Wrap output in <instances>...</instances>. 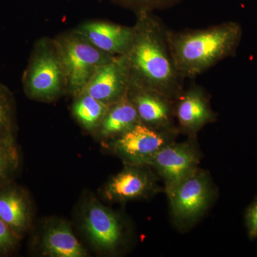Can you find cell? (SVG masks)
Returning a JSON list of instances; mask_svg holds the SVG:
<instances>
[{
	"label": "cell",
	"instance_id": "cell-1",
	"mask_svg": "<svg viewBox=\"0 0 257 257\" xmlns=\"http://www.w3.org/2000/svg\"><path fill=\"white\" fill-rule=\"evenodd\" d=\"M135 30L133 44L125 54L134 83L175 101L183 92L184 78L176 67L167 30L145 11Z\"/></svg>",
	"mask_w": 257,
	"mask_h": 257
},
{
	"label": "cell",
	"instance_id": "cell-2",
	"mask_svg": "<svg viewBox=\"0 0 257 257\" xmlns=\"http://www.w3.org/2000/svg\"><path fill=\"white\" fill-rule=\"evenodd\" d=\"M241 35V26L234 22L178 33L167 31L176 67L183 78H194L234 55Z\"/></svg>",
	"mask_w": 257,
	"mask_h": 257
},
{
	"label": "cell",
	"instance_id": "cell-3",
	"mask_svg": "<svg viewBox=\"0 0 257 257\" xmlns=\"http://www.w3.org/2000/svg\"><path fill=\"white\" fill-rule=\"evenodd\" d=\"M172 221L185 231L200 220L216 197V189L207 171L199 168L167 194Z\"/></svg>",
	"mask_w": 257,
	"mask_h": 257
},
{
	"label": "cell",
	"instance_id": "cell-4",
	"mask_svg": "<svg viewBox=\"0 0 257 257\" xmlns=\"http://www.w3.org/2000/svg\"><path fill=\"white\" fill-rule=\"evenodd\" d=\"M189 138L182 143L175 141L166 145L147 165L163 182L166 194L172 192L199 168L202 152L194 139L195 137Z\"/></svg>",
	"mask_w": 257,
	"mask_h": 257
},
{
	"label": "cell",
	"instance_id": "cell-5",
	"mask_svg": "<svg viewBox=\"0 0 257 257\" xmlns=\"http://www.w3.org/2000/svg\"><path fill=\"white\" fill-rule=\"evenodd\" d=\"M178 133L157 130L139 122L118 136L112 146L130 165L147 166L161 149L175 141Z\"/></svg>",
	"mask_w": 257,
	"mask_h": 257
},
{
	"label": "cell",
	"instance_id": "cell-6",
	"mask_svg": "<svg viewBox=\"0 0 257 257\" xmlns=\"http://www.w3.org/2000/svg\"><path fill=\"white\" fill-rule=\"evenodd\" d=\"M62 52L64 68L74 90L85 87L97 69L112 59L94 45L77 39L66 42Z\"/></svg>",
	"mask_w": 257,
	"mask_h": 257
},
{
	"label": "cell",
	"instance_id": "cell-7",
	"mask_svg": "<svg viewBox=\"0 0 257 257\" xmlns=\"http://www.w3.org/2000/svg\"><path fill=\"white\" fill-rule=\"evenodd\" d=\"M130 82L127 58L126 55H120L97 69L85 86L86 92L106 104H114L126 94Z\"/></svg>",
	"mask_w": 257,
	"mask_h": 257
},
{
	"label": "cell",
	"instance_id": "cell-8",
	"mask_svg": "<svg viewBox=\"0 0 257 257\" xmlns=\"http://www.w3.org/2000/svg\"><path fill=\"white\" fill-rule=\"evenodd\" d=\"M133 86L135 94L128 98L136 108L140 122L157 130L179 132L174 122L175 101L135 83Z\"/></svg>",
	"mask_w": 257,
	"mask_h": 257
},
{
	"label": "cell",
	"instance_id": "cell-9",
	"mask_svg": "<svg viewBox=\"0 0 257 257\" xmlns=\"http://www.w3.org/2000/svg\"><path fill=\"white\" fill-rule=\"evenodd\" d=\"M145 166L132 165L115 176L106 188L107 197L118 201H126L150 197L162 192L160 180L153 170H143Z\"/></svg>",
	"mask_w": 257,
	"mask_h": 257
},
{
	"label": "cell",
	"instance_id": "cell-10",
	"mask_svg": "<svg viewBox=\"0 0 257 257\" xmlns=\"http://www.w3.org/2000/svg\"><path fill=\"white\" fill-rule=\"evenodd\" d=\"M175 113L179 131L189 137H195L199 130L216 119L205 92L199 87L182 92L175 100Z\"/></svg>",
	"mask_w": 257,
	"mask_h": 257
},
{
	"label": "cell",
	"instance_id": "cell-11",
	"mask_svg": "<svg viewBox=\"0 0 257 257\" xmlns=\"http://www.w3.org/2000/svg\"><path fill=\"white\" fill-rule=\"evenodd\" d=\"M135 28L104 22L88 24L82 33L94 47L109 55H125L135 37Z\"/></svg>",
	"mask_w": 257,
	"mask_h": 257
},
{
	"label": "cell",
	"instance_id": "cell-12",
	"mask_svg": "<svg viewBox=\"0 0 257 257\" xmlns=\"http://www.w3.org/2000/svg\"><path fill=\"white\" fill-rule=\"evenodd\" d=\"M85 227L93 241L107 251L114 250L122 239V226L119 218L99 204H94L88 209Z\"/></svg>",
	"mask_w": 257,
	"mask_h": 257
},
{
	"label": "cell",
	"instance_id": "cell-13",
	"mask_svg": "<svg viewBox=\"0 0 257 257\" xmlns=\"http://www.w3.org/2000/svg\"><path fill=\"white\" fill-rule=\"evenodd\" d=\"M62 72L54 56L45 54L32 64L27 78V89L35 96H50L59 92Z\"/></svg>",
	"mask_w": 257,
	"mask_h": 257
},
{
	"label": "cell",
	"instance_id": "cell-14",
	"mask_svg": "<svg viewBox=\"0 0 257 257\" xmlns=\"http://www.w3.org/2000/svg\"><path fill=\"white\" fill-rule=\"evenodd\" d=\"M3 186L0 187V219L20 237L30 220L28 202L20 189Z\"/></svg>",
	"mask_w": 257,
	"mask_h": 257
},
{
	"label": "cell",
	"instance_id": "cell-15",
	"mask_svg": "<svg viewBox=\"0 0 257 257\" xmlns=\"http://www.w3.org/2000/svg\"><path fill=\"white\" fill-rule=\"evenodd\" d=\"M101 122V134L106 137L119 136L140 122L138 111L127 92L114 103Z\"/></svg>",
	"mask_w": 257,
	"mask_h": 257
},
{
	"label": "cell",
	"instance_id": "cell-16",
	"mask_svg": "<svg viewBox=\"0 0 257 257\" xmlns=\"http://www.w3.org/2000/svg\"><path fill=\"white\" fill-rule=\"evenodd\" d=\"M43 248L50 256L82 257L87 255L72 231L64 224L56 225L47 229L44 236Z\"/></svg>",
	"mask_w": 257,
	"mask_h": 257
},
{
	"label": "cell",
	"instance_id": "cell-17",
	"mask_svg": "<svg viewBox=\"0 0 257 257\" xmlns=\"http://www.w3.org/2000/svg\"><path fill=\"white\" fill-rule=\"evenodd\" d=\"M108 110L107 104L88 94L79 99L74 106L75 116L84 126L89 128L102 121Z\"/></svg>",
	"mask_w": 257,
	"mask_h": 257
},
{
	"label": "cell",
	"instance_id": "cell-18",
	"mask_svg": "<svg viewBox=\"0 0 257 257\" xmlns=\"http://www.w3.org/2000/svg\"><path fill=\"white\" fill-rule=\"evenodd\" d=\"M13 109L11 98L0 86V143H13Z\"/></svg>",
	"mask_w": 257,
	"mask_h": 257
},
{
	"label": "cell",
	"instance_id": "cell-19",
	"mask_svg": "<svg viewBox=\"0 0 257 257\" xmlns=\"http://www.w3.org/2000/svg\"><path fill=\"white\" fill-rule=\"evenodd\" d=\"M19 157L14 143H0V187L8 184L18 168Z\"/></svg>",
	"mask_w": 257,
	"mask_h": 257
},
{
	"label": "cell",
	"instance_id": "cell-20",
	"mask_svg": "<svg viewBox=\"0 0 257 257\" xmlns=\"http://www.w3.org/2000/svg\"><path fill=\"white\" fill-rule=\"evenodd\" d=\"M19 236L0 219V256L9 254L18 243Z\"/></svg>",
	"mask_w": 257,
	"mask_h": 257
},
{
	"label": "cell",
	"instance_id": "cell-21",
	"mask_svg": "<svg viewBox=\"0 0 257 257\" xmlns=\"http://www.w3.org/2000/svg\"><path fill=\"white\" fill-rule=\"evenodd\" d=\"M245 224L250 240L257 239V197L245 212Z\"/></svg>",
	"mask_w": 257,
	"mask_h": 257
},
{
	"label": "cell",
	"instance_id": "cell-22",
	"mask_svg": "<svg viewBox=\"0 0 257 257\" xmlns=\"http://www.w3.org/2000/svg\"><path fill=\"white\" fill-rule=\"evenodd\" d=\"M130 1L135 2L138 4L145 5L150 8V7L165 6L167 5L172 4L177 0H130Z\"/></svg>",
	"mask_w": 257,
	"mask_h": 257
}]
</instances>
